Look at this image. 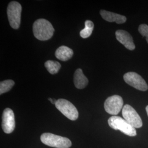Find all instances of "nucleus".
<instances>
[{
  "label": "nucleus",
  "instance_id": "obj_4",
  "mask_svg": "<svg viewBox=\"0 0 148 148\" xmlns=\"http://www.w3.org/2000/svg\"><path fill=\"white\" fill-rule=\"evenodd\" d=\"M21 5L19 2L12 1L7 7V15L11 27L14 29H18L21 24Z\"/></svg>",
  "mask_w": 148,
  "mask_h": 148
},
{
  "label": "nucleus",
  "instance_id": "obj_15",
  "mask_svg": "<svg viewBox=\"0 0 148 148\" xmlns=\"http://www.w3.org/2000/svg\"><path fill=\"white\" fill-rule=\"evenodd\" d=\"M94 29V24L90 21H85V27L80 32L81 37L86 38L90 37Z\"/></svg>",
  "mask_w": 148,
  "mask_h": 148
},
{
  "label": "nucleus",
  "instance_id": "obj_2",
  "mask_svg": "<svg viewBox=\"0 0 148 148\" xmlns=\"http://www.w3.org/2000/svg\"><path fill=\"white\" fill-rule=\"evenodd\" d=\"M41 140L44 144L56 148H69L72 145L68 138L57 136L51 133H45L41 136Z\"/></svg>",
  "mask_w": 148,
  "mask_h": 148
},
{
  "label": "nucleus",
  "instance_id": "obj_12",
  "mask_svg": "<svg viewBox=\"0 0 148 148\" xmlns=\"http://www.w3.org/2000/svg\"><path fill=\"white\" fill-rule=\"evenodd\" d=\"M74 84L78 89H83L87 86L88 80L85 76L81 69H77L74 74Z\"/></svg>",
  "mask_w": 148,
  "mask_h": 148
},
{
  "label": "nucleus",
  "instance_id": "obj_9",
  "mask_svg": "<svg viewBox=\"0 0 148 148\" xmlns=\"http://www.w3.org/2000/svg\"><path fill=\"white\" fill-rule=\"evenodd\" d=\"M16 127L15 117L13 111L10 108H6L3 112L2 127L4 132L10 134L13 132Z\"/></svg>",
  "mask_w": 148,
  "mask_h": 148
},
{
  "label": "nucleus",
  "instance_id": "obj_8",
  "mask_svg": "<svg viewBox=\"0 0 148 148\" xmlns=\"http://www.w3.org/2000/svg\"><path fill=\"white\" fill-rule=\"evenodd\" d=\"M123 101L120 95H114L108 97L104 103V109L109 114L116 116L123 108Z\"/></svg>",
  "mask_w": 148,
  "mask_h": 148
},
{
  "label": "nucleus",
  "instance_id": "obj_7",
  "mask_svg": "<svg viewBox=\"0 0 148 148\" xmlns=\"http://www.w3.org/2000/svg\"><path fill=\"white\" fill-rule=\"evenodd\" d=\"M123 79L128 85L141 91H146L148 86L142 77L134 72H128L125 74Z\"/></svg>",
  "mask_w": 148,
  "mask_h": 148
},
{
  "label": "nucleus",
  "instance_id": "obj_3",
  "mask_svg": "<svg viewBox=\"0 0 148 148\" xmlns=\"http://www.w3.org/2000/svg\"><path fill=\"white\" fill-rule=\"evenodd\" d=\"M109 126L115 130H119L128 136L134 137L137 135L136 128L129 124L121 117L113 116L108 120Z\"/></svg>",
  "mask_w": 148,
  "mask_h": 148
},
{
  "label": "nucleus",
  "instance_id": "obj_14",
  "mask_svg": "<svg viewBox=\"0 0 148 148\" xmlns=\"http://www.w3.org/2000/svg\"><path fill=\"white\" fill-rule=\"evenodd\" d=\"M45 66L48 71L51 74L58 73L61 68L60 64L58 62L53 60H48L45 63Z\"/></svg>",
  "mask_w": 148,
  "mask_h": 148
},
{
  "label": "nucleus",
  "instance_id": "obj_6",
  "mask_svg": "<svg viewBox=\"0 0 148 148\" xmlns=\"http://www.w3.org/2000/svg\"><path fill=\"white\" fill-rule=\"evenodd\" d=\"M122 114L124 119L135 128H139L143 126L142 119L132 106L126 104L122 108Z\"/></svg>",
  "mask_w": 148,
  "mask_h": 148
},
{
  "label": "nucleus",
  "instance_id": "obj_1",
  "mask_svg": "<svg viewBox=\"0 0 148 148\" xmlns=\"http://www.w3.org/2000/svg\"><path fill=\"white\" fill-rule=\"evenodd\" d=\"M33 33L37 39L46 41L53 36L54 29L51 23L45 19H39L34 22Z\"/></svg>",
  "mask_w": 148,
  "mask_h": 148
},
{
  "label": "nucleus",
  "instance_id": "obj_10",
  "mask_svg": "<svg viewBox=\"0 0 148 148\" xmlns=\"http://www.w3.org/2000/svg\"><path fill=\"white\" fill-rule=\"evenodd\" d=\"M116 39L128 49L133 51L136 48L133 38L130 33L125 30H119L115 33Z\"/></svg>",
  "mask_w": 148,
  "mask_h": 148
},
{
  "label": "nucleus",
  "instance_id": "obj_5",
  "mask_svg": "<svg viewBox=\"0 0 148 148\" xmlns=\"http://www.w3.org/2000/svg\"><path fill=\"white\" fill-rule=\"evenodd\" d=\"M55 106L57 109L69 120L75 121L78 119V111L70 101L64 99H59L56 101Z\"/></svg>",
  "mask_w": 148,
  "mask_h": 148
},
{
  "label": "nucleus",
  "instance_id": "obj_16",
  "mask_svg": "<svg viewBox=\"0 0 148 148\" xmlns=\"http://www.w3.org/2000/svg\"><path fill=\"white\" fill-rule=\"evenodd\" d=\"M14 85V82L11 79L1 81L0 83V94L2 95L8 92Z\"/></svg>",
  "mask_w": 148,
  "mask_h": 148
},
{
  "label": "nucleus",
  "instance_id": "obj_17",
  "mask_svg": "<svg viewBox=\"0 0 148 148\" xmlns=\"http://www.w3.org/2000/svg\"><path fill=\"white\" fill-rule=\"evenodd\" d=\"M138 31L143 36L145 37L148 43V25L144 24L140 25L138 27Z\"/></svg>",
  "mask_w": 148,
  "mask_h": 148
},
{
  "label": "nucleus",
  "instance_id": "obj_18",
  "mask_svg": "<svg viewBox=\"0 0 148 148\" xmlns=\"http://www.w3.org/2000/svg\"><path fill=\"white\" fill-rule=\"evenodd\" d=\"M48 100L50 101H51V102H52V103L53 104H56V101H56L55 99H51V98H48Z\"/></svg>",
  "mask_w": 148,
  "mask_h": 148
},
{
  "label": "nucleus",
  "instance_id": "obj_13",
  "mask_svg": "<svg viewBox=\"0 0 148 148\" xmlns=\"http://www.w3.org/2000/svg\"><path fill=\"white\" fill-rule=\"evenodd\" d=\"M73 51L71 48L65 46L59 47L55 52L56 58L62 61H67L73 56Z\"/></svg>",
  "mask_w": 148,
  "mask_h": 148
},
{
  "label": "nucleus",
  "instance_id": "obj_19",
  "mask_svg": "<svg viewBox=\"0 0 148 148\" xmlns=\"http://www.w3.org/2000/svg\"><path fill=\"white\" fill-rule=\"evenodd\" d=\"M146 111H147V113L148 116V106H146Z\"/></svg>",
  "mask_w": 148,
  "mask_h": 148
},
{
  "label": "nucleus",
  "instance_id": "obj_11",
  "mask_svg": "<svg viewBox=\"0 0 148 148\" xmlns=\"http://www.w3.org/2000/svg\"><path fill=\"white\" fill-rule=\"evenodd\" d=\"M100 14L104 20L109 22H115L120 24L125 23L127 21L126 17L124 16L106 10H101Z\"/></svg>",
  "mask_w": 148,
  "mask_h": 148
}]
</instances>
